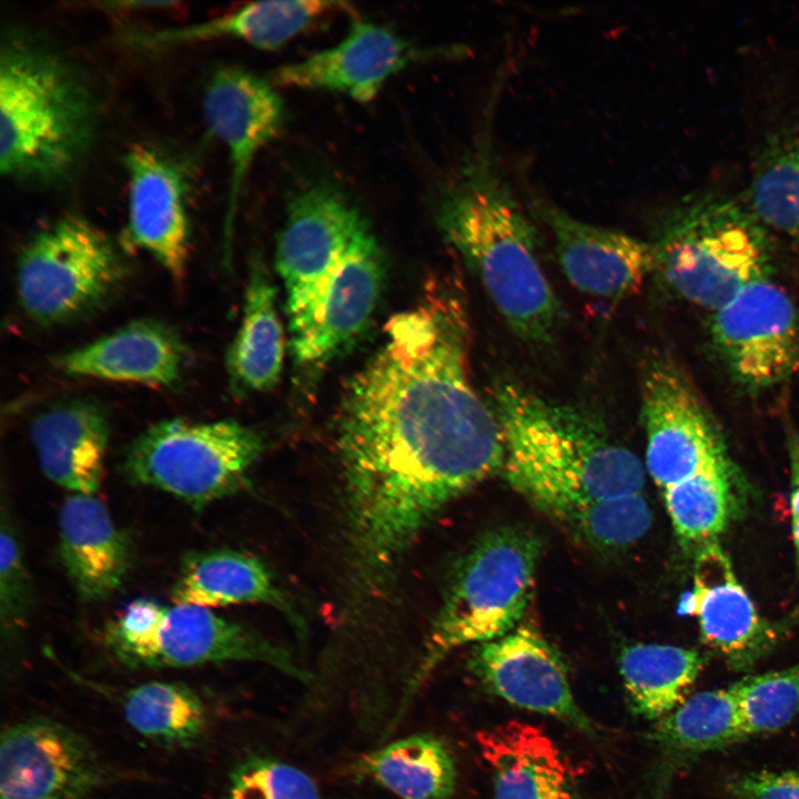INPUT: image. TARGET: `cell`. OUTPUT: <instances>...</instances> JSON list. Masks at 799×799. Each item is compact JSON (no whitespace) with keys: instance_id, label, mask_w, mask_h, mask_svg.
<instances>
[{"instance_id":"6da1fadb","label":"cell","mask_w":799,"mask_h":799,"mask_svg":"<svg viewBox=\"0 0 799 799\" xmlns=\"http://www.w3.org/2000/svg\"><path fill=\"white\" fill-rule=\"evenodd\" d=\"M348 382L337 421L350 534L366 586L390 576L448 503L504 466L499 421L469 375L461 294L435 289L396 314Z\"/></svg>"},{"instance_id":"7a4b0ae2","label":"cell","mask_w":799,"mask_h":799,"mask_svg":"<svg viewBox=\"0 0 799 799\" xmlns=\"http://www.w3.org/2000/svg\"><path fill=\"white\" fill-rule=\"evenodd\" d=\"M510 486L586 543L619 549L653 522L639 458L593 412L503 378L490 391Z\"/></svg>"},{"instance_id":"3957f363","label":"cell","mask_w":799,"mask_h":799,"mask_svg":"<svg viewBox=\"0 0 799 799\" xmlns=\"http://www.w3.org/2000/svg\"><path fill=\"white\" fill-rule=\"evenodd\" d=\"M436 220L515 335L549 345L560 304L539 261L538 230L500 170L489 130L444 189Z\"/></svg>"},{"instance_id":"277c9868","label":"cell","mask_w":799,"mask_h":799,"mask_svg":"<svg viewBox=\"0 0 799 799\" xmlns=\"http://www.w3.org/2000/svg\"><path fill=\"white\" fill-rule=\"evenodd\" d=\"M94 98L71 65L23 36L0 51V171L24 183L69 176L93 141Z\"/></svg>"},{"instance_id":"5b68a950","label":"cell","mask_w":799,"mask_h":799,"mask_svg":"<svg viewBox=\"0 0 799 799\" xmlns=\"http://www.w3.org/2000/svg\"><path fill=\"white\" fill-rule=\"evenodd\" d=\"M765 225L749 206L716 194L682 200L651 242L656 267L688 302L718 311L754 282L768 279Z\"/></svg>"},{"instance_id":"8992f818","label":"cell","mask_w":799,"mask_h":799,"mask_svg":"<svg viewBox=\"0 0 799 799\" xmlns=\"http://www.w3.org/2000/svg\"><path fill=\"white\" fill-rule=\"evenodd\" d=\"M542 543L522 526L484 534L464 558L436 617L409 694L452 650L514 630L533 596Z\"/></svg>"},{"instance_id":"52a82bcc","label":"cell","mask_w":799,"mask_h":799,"mask_svg":"<svg viewBox=\"0 0 799 799\" xmlns=\"http://www.w3.org/2000/svg\"><path fill=\"white\" fill-rule=\"evenodd\" d=\"M102 640L120 663L132 668L257 661L310 680L286 649L203 607L138 598L105 625Z\"/></svg>"},{"instance_id":"ba28073f","label":"cell","mask_w":799,"mask_h":799,"mask_svg":"<svg viewBox=\"0 0 799 799\" xmlns=\"http://www.w3.org/2000/svg\"><path fill=\"white\" fill-rule=\"evenodd\" d=\"M264 449L261 435L236 421H160L128 446L127 478L203 509L243 487Z\"/></svg>"},{"instance_id":"9c48e42d","label":"cell","mask_w":799,"mask_h":799,"mask_svg":"<svg viewBox=\"0 0 799 799\" xmlns=\"http://www.w3.org/2000/svg\"><path fill=\"white\" fill-rule=\"evenodd\" d=\"M125 263L112 240L79 215H65L36 233L16 272L18 304L42 326L79 320L122 286Z\"/></svg>"},{"instance_id":"30bf717a","label":"cell","mask_w":799,"mask_h":799,"mask_svg":"<svg viewBox=\"0 0 799 799\" xmlns=\"http://www.w3.org/2000/svg\"><path fill=\"white\" fill-rule=\"evenodd\" d=\"M646 467L663 489L727 464L717 429L691 383L666 355L648 356L640 376Z\"/></svg>"},{"instance_id":"8fae6325","label":"cell","mask_w":799,"mask_h":799,"mask_svg":"<svg viewBox=\"0 0 799 799\" xmlns=\"http://www.w3.org/2000/svg\"><path fill=\"white\" fill-rule=\"evenodd\" d=\"M366 225L354 205L332 186L312 185L291 198L275 254L285 287L289 331L303 322Z\"/></svg>"},{"instance_id":"7c38bea8","label":"cell","mask_w":799,"mask_h":799,"mask_svg":"<svg viewBox=\"0 0 799 799\" xmlns=\"http://www.w3.org/2000/svg\"><path fill=\"white\" fill-rule=\"evenodd\" d=\"M712 343L732 377L750 391L780 385L799 371V317L769 277L712 313Z\"/></svg>"},{"instance_id":"4fadbf2b","label":"cell","mask_w":799,"mask_h":799,"mask_svg":"<svg viewBox=\"0 0 799 799\" xmlns=\"http://www.w3.org/2000/svg\"><path fill=\"white\" fill-rule=\"evenodd\" d=\"M463 47L421 48L392 29L355 19L334 45L275 69V87L324 91L368 103L386 82L412 63L463 55Z\"/></svg>"},{"instance_id":"5bb4252c","label":"cell","mask_w":799,"mask_h":799,"mask_svg":"<svg viewBox=\"0 0 799 799\" xmlns=\"http://www.w3.org/2000/svg\"><path fill=\"white\" fill-rule=\"evenodd\" d=\"M100 780L93 748L71 728L32 718L2 731L0 799H87Z\"/></svg>"},{"instance_id":"9a60e30c","label":"cell","mask_w":799,"mask_h":799,"mask_svg":"<svg viewBox=\"0 0 799 799\" xmlns=\"http://www.w3.org/2000/svg\"><path fill=\"white\" fill-rule=\"evenodd\" d=\"M202 109L206 125L223 144L230 164L224 216L227 247L245 180L257 154L281 131L284 102L271 80L240 67L224 65L208 80Z\"/></svg>"},{"instance_id":"2e32d148","label":"cell","mask_w":799,"mask_h":799,"mask_svg":"<svg viewBox=\"0 0 799 799\" xmlns=\"http://www.w3.org/2000/svg\"><path fill=\"white\" fill-rule=\"evenodd\" d=\"M471 667L489 691L507 702L596 735V726L573 696L562 657L534 627L519 625L479 644Z\"/></svg>"},{"instance_id":"e0dca14e","label":"cell","mask_w":799,"mask_h":799,"mask_svg":"<svg viewBox=\"0 0 799 799\" xmlns=\"http://www.w3.org/2000/svg\"><path fill=\"white\" fill-rule=\"evenodd\" d=\"M530 206L550 231L560 269L578 291L620 300L637 293L655 271L651 242L583 222L545 200H533Z\"/></svg>"},{"instance_id":"ac0fdd59","label":"cell","mask_w":799,"mask_h":799,"mask_svg":"<svg viewBox=\"0 0 799 799\" xmlns=\"http://www.w3.org/2000/svg\"><path fill=\"white\" fill-rule=\"evenodd\" d=\"M384 277L382 249L366 225L303 324L290 334L295 360L302 364L322 363L353 341L373 316Z\"/></svg>"},{"instance_id":"d6986e66","label":"cell","mask_w":799,"mask_h":799,"mask_svg":"<svg viewBox=\"0 0 799 799\" xmlns=\"http://www.w3.org/2000/svg\"><path fill=\"white\" fill-rule=\"evenodd\" d=\"M128 173V234L175 282L186 275L190 223L185 184L178 166L154 149L132 145L124 155Z\"/></svg>"},{"instance_id":"ffe728a7","label":"cell","mask_w":799,"mask_h":799,"mask_svg":"<svg viewBox=\"0 0 799 799\" xmlns=\"http://www.w3.org/2000/svg\"><path fill=\"white\" fill-rule=\"evenodd\" d=\"M186 356L178 331L149 318L58 355L53 365L70 376L171 387L181 381Z\"/></svg>"},{"instance_id":"44dd1931","label":"cell","mask_w":799,"mask_h":799,"mask_svg":"<svg viewBox=\"0 0 799 799\" xmlns=\"http://www.w3.org/2000/svg\"><path fill=\"white\" fill-rule=\"evenodd\" d=\"M691 595V611L697 616L702 641L730 666L749 667L772 644L773 631L759 616L729 558L715 542L697 554Z\"/></svg>"},{"instance_id":"7402d4cb","label":"cell","mask_w":799,"mask_h":799,"mask_svg":"<svg viewBox=\"0 0 799 799\" xmlns=\"http://www.w3.org/2000/svg\"><path fill=\"white\" fill-rule=\"evenodd\" d=\"M59 554L82 601L109 598L124 584L132 543L95 495L69 494L58 515Z\"/></svg>"},{"instance_id":"603a6c76","label":"cell","mask_w":799,"mask_h":799,"mask_svg":"<svg viewBox=\"0 0 799 799\" xmlns=\"http://www.w3.org/2000/svg\"><path fill=\"white\" fill-rule=\"evenodd\" d=\"M29 437L45 477L70 494L95 495L104 475L110 437L107 411L74 398L37 414Z\"/></svg>"},{"instance_id":"cb8c5ba5","label":"cell","mask_w":799,"mask_h":799,"mask_svg":"<svg viewBox=\"0 0 799 799\" xmlns=\"http://www.w3.org/2000/svg\"><path fill=\"white\" fill-rule=\"evenodd\" d=\"M477 739L494 799H577L570 765L542 728L510 720Z\"/></svg>"},{"instance_id":"d4e9b609","label":"cell","mask_w":799,"mask_h":799,"mask_svg":"<svg viewBox=\"0 0 799 799\" xmlns=\"http://www.w3.org/2000/svg\"><path fill=\"white\" fill-rule=\"evenodd\" d=\"M171 600L178 605L215 608L239 604H269L302 627L287 597L256 557L234 549L188 553L173 583Z\"/></svg>"},{"instance_id":"484cf974","label":"cell","mask_w":799,"mask_h":799,"mask_svg":"<svg viewBox=\"0 0 799 799\" xmlns=\"http://www.w3.org/2000/svg\"><path fill=\"white\" fill-rule=\"evenodd\" d=\"M341 6L322 0L252 2L208 20L154 31L143 39L144 43L159 47L235 39L260 50L275 51L321 18L344 9Z\"/></svg>"},{"instance_id":"4316f807","label":"cell","mask_w":799,"mask_h":799,"mask_svg":"<svg viewBox=\"0 0 799 799\" xmlns=\"http://www.w3.org/2000/svg\"><path fill=\"white\" fill-rule=\"evenodd\" d=\"M243 311L225 356L230 388L239 396L273 388L283 368L285 336L275 287L259 262L251 267Z\"/></svg>"},{"instance_id":"83f0119b","label":"cell","mask_w":799,"mask_h":799,"mask_svg":"<svg viewBox=\"0 0 799 799\" xmlns=\"http://www.w3.org/2000/svg\"><path fill=\"white\" fill-rule=\"evenodd\" d=\"M360 772L402 799H448L456 765L437 737L417 734L395 740L358 762Z\"/></svg>"},{"instance_id":"f1b7e54d","label":"cell","mask_w":799,"mask_h":799,"mask_svg":"<svg viewBox=\"0 0 799 799\" xmlns=\"http://www.w3.org/2000/svg\"><path fill=\"white\" fill-rule=\"evenodd\" d=\"M702 665L696 650L661 644L631 645L619 656L630 705L648 719H661L677 708Z\"/></svg>"},{"instance_id":"f546056e","label":"cell","mask_w":799,"mask_h":799,"mask_svg":"<svg viewBox=\"0 0 799 799\" xmlns=\"http://www.w3.org/2000/svg\"><path fill=\"white\" fill-rule=\"evenodd\" d=\"M742 738L732 686L699 691L659 719L654 739L664 757L678 758L736 742Z\"/></svg>"},{"instance_id":"4dcf8cb0","label":"cell","mask_w":799,"mask_h":799,"mask_svg":"<svg viewBox=\"0 0 799 799\" xmlns=\"http://www.w3.org/2000/svg\"><path fill=\"white\" fill-rule=\"evenodd\" d=\"M128 724L143 737L168 746L198 740L208 717L201 697L189 686L149 681L131 688L123 699Z\"/></svg>"},{"instance_id":"1f68e13d","label":"cell","mask_w":799,"mask_h":799,"mask_svg":"<svg viewBox=\"0 0 799 799\" xmlns=\"http://www.w3.org/2000/svg\"><path fill=\"white\" fill-rule=\"evenodd\" d=\"M749 208L765 225L799 241V135L773 140L755 170Z\"/></svg>"},{"instance_id":"d6a6232c","label":"cell","mask_w":799,"mask_h":799,"mask_svg":"<svg viewBox=\"0 0 799 799\" xmlns=\"http://www.w3.org/2000/svg\"><path fill=\"white\" fill-rule=\"evenodd\" d=\"M728 464L698 473L664 489L666 509L678 538L701 547L727 526L730 512Z\"/></svg>"},{"instance_id":"836d02e7","label":"cell","mask_w":799,"mask_h":799,"mask_svg":"<svg viewBox=\"0 0 799 799\" xmlns=\"http://www.w3.org/2000/svg\"><path fill=\"white\" fill-rule=\"evenodd\" d=\"M732 688L742 738L778 730L799 712V666L749 676Z\"/></svg>"},{"instance_id":"e575fe53","label":"cell","mask_w":799,"mask_h":799,"mask_svg":"<svg viewBox=\"0 0 799 799\" xmlns=\"http://www.w3.org/2000/svg\"><path fill=\"white\" fill-rule=\"evenodd\" d=\"M226 799H320L303 770L272 757L253 756L235 767Z\"/></svg>"},{"instance_id":"d590c367","label":"cell","mask_w":799,"mask_h":799,"mask_svg":"<svg viewBox=\"0 0 799 799\" xmlns=\"http://www.w3.org/2000/svg\"><path fill=\"white\" fill-rule=\"evenodd\" d=\"M0 620L9 638L27 626L33 606V586L11 516L2 509L0 530Z\"/></svg>"},{"instance_id":"8d00e7d4","label":"cell","mask_w":799,"mask_h":799,"mask_svg":"<svg viewBox=\"0 0 799 799\" xmlns=\"http://www.w3.org/2000/svg\"><path fill=\"white\" fill-rule=\"evenodd\" d=\"M729 789L737 799H799V772H746L731 780Z\"/></svg>"},{"instance_id":"74e56055","label":"cell","mask_w":799,"mask_h":799,"mask_svg":"<svg viewBox=\"0 0 799 799\" xmlns=\"http://www.w3.org/2000/svg\"><path fill=\"white\" fill-rule=\"evenodd\" d=\"M787 446L790 462V507L792 519H799V435L788 429Z\"/></svg>"},{"instance_id":"f35d334b","label":"cell","mask_w":799,"mask_h":799,"mask_svg":"<svg viewBox=\"0 0 799 799\" xmlns=\"http://www.w3.org/2000/svg\"><path fill=\"white\" fill-rule=\"evenodd\" d=\"M105 7H109V9L112 10H121V11H144V10H161V9H170V6L174 4L173 2L168 1H112V2H104Z\"/></svg>"},{"instance_id":"ab89813d","label":"cell","mask_w":799,"mask_h":799,"mask_svg":"<svg viewBox=\"0 0 799 799\" xmlns=\"http://www.w3.org/2000/svg\"><path fill=\"white\" fill-rule=\"evenodd\" d=\"M792 539L796 549V558L799 568V519H792Z\"/></svg>"}]
</instances>
